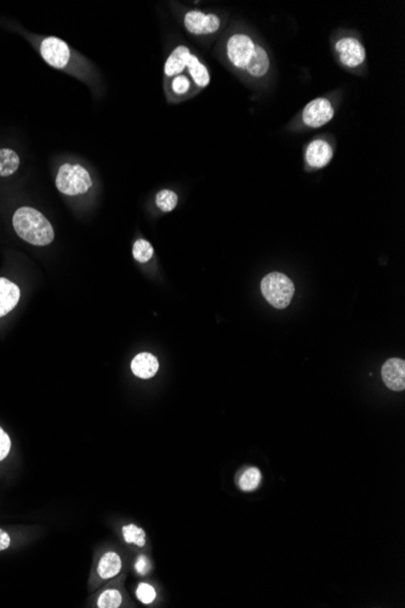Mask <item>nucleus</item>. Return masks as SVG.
I'll return each mask as SVG.
<instances>
[{"mask_svg":"<svg viewBox=\"0 0 405 608\" xmlns=\"http://www.w3.org/2000/svg\"><path fill=\"white\" fill-rule=\"evenodd\" d=\"M24 36L46 65L81 81L95 94L100 91V76L96 67L69 43L54 36H38L33 33Z\"/></svg>","mask_w":405,"mask_h":608,"instance_id":"1","label":"nucleus"},{"mask_svg":"<svg viewBox=\"0 0 405 608\" xmlns=\"http://www.w3.org/2000/svg\"><path fill=\"white\" fill-rule=\"evenodd\" d=\"M12 227L17 236L31 246H46L55 239L51 222L33 206H20L12 215Z\"/></svg>","mask_w":405,"mask_h":608,"instance_id":"2","label":"nucleus"},{"mask_svg":"<svg viewBox=\"0 0 405 608\" xmlns=\"http://www.w3.org/2000/svg\"><path fill=\"white\" fill-rule=\"evenodd\" d=\"M55 185L60 194L67 197H78L88 194L94 182L91 174L81 163L66 161L57 169Z\"/></svg>","mask_w":405,"mask_h":608,"instance_id":"3","label":"nucleus"},{"mask_svg":"<svg viewBox=\"0 0 405 608\" xmlns=\"http://www.w3.org/2000/svg\"><path fill=\"white\" fill-rule=\"evenodd\" d=\"M261 291L273 307L281 310L288 307L291 302L295 294V286L288 276L279 272H272L262 279Z\"/></svg>","mask_w":405,"mask_h":608,"instance_id":"4","label":"nucleus"},{"mask_svg":"<svg viewBox=\"0 0 405 608\" xmlns=\"http://www.w3.org/2000/svg\"><path fill=\"white\" fill-rule=\"evenodd\" d=\"M256 48L251 36L244 33H236L226 43V56L231 65L237 69H245Z\"/></svg>","mask_w":405,"mask_h":608,"instance_id":"5","label":"nucleus"},{"mask_svg":"<svg viewBox=\"0 0 405 608\" xmlns=\"http://www.w3.org/2000/svg\"><path fill=\"white\" fill-rule=\"evenodd\" d=\"M182 22L187 32L192 36H211L221 29V19L216 14L201 10H189L184 14Z\"/></svg>","mask_w":405,"mask_h":608,"instance_id":"6","label":"nucleus"},{"mask_svg":"<svg viewBox=\"0 0 405 608\" xmlns=\"http://www.w3.org/2000/svg\"><path fill=\"white\" fill-rule=\"evenodd\" d=\"M335 111L329 100L319 97L311 101L302 112V121L309 128H321L328 124L334 118Z\"/></svg>","mask_w":405,"mask_h":608,"instance_id":"7","label":"nucleus"},{"mask_svg":"<svg viewBox=\"0 0 405 608\" xmlns=\"http://www.w3.org/2000/svg\"><path fill=\"white\" fill-rule=\"evenodd\" d=\"M335 50L340 57L342 65L349 69H356L358 66H361L366 57L363 44L352 36H345L340 41H337Z\"/></svg>","mask_w":405,"mask_h":608,"instance_id":"8","label":"nucleus"},{"mask_svg":"<svg viewBox=\"0 0 405 608\" xmlns=\"http://www.w3.org/2000/svg\"><path fill=\"white\" fill-rule=\"evenodd\" d=\"M191 55H192V51L186 45H179V46L174 49L171 54L166 59V61H165L164 69H163L164 81H168V79L175 77L177 74L186 73Z\"/></svg>","mask_w":405,"mask_h":608,"instance_id":"9","label":"nucleus"},{"mask_svg":"<svg viewBox=\"0 0 405 608\" xmlns=\"http://www.w3.org/2000/svg\"><path fill=\"white\" fill-rule=\"evenodd\" d=\"M382 380L386 387L394 391L405 389V362L401 359H391L382 367Z\"/></svg>","mask_w":405,"mask_h":608,"instance_id":"10","label":"nucleus"},{"mask_svg":"<svg viewBox=\"0 0 405 608\" xmlns=\"http://www.w3.org/2000/svg\"><path fill=\"white\" fill-rule=\"evenodd\" d=\"M306 161L309 166L321 169L329 164L333 158V149L325 140H314L306 149Z\"/></svg>","mask_w":405,"mask_h":608,"instance_id":"11","label":"nucleus"},{"mask_svg":"<svg viewBox=\"0 0 405 608\" xmlns=\"http://www.w3.org/2000/svg\"><path fill=\"white\" fill-rule=\"evenodd\" d=\"M164 86L170 100H184L198 91L192 79L186 73L177 74L175 77L164 81Z\"/></svg>","mask_w":405,"mask_h":608,"instance_id":"12","label":"nucleus"},{"mask_svg":"<svg viewBox=\"0 0 405 608\" xmlns=\"http://www.w3.org/2000/svg\"><path fill=\"white\" fill-rule=\"evenodd\" d=\"M21 290L10 279L0 277V317L10 314L20 301Z\"/></svg>","mask_w":405,"mask_h":608,"instance_id":"13","label":"nucleus"},{"mask_svg":"<svg viewBox=\"0 0 405 608\" xmlns=\"http://www.w3.org/2000/svg\"><path fill=\"white\" fill-rule=\"evenodd\" d=\"M186 74L192 79L193 84L197 88V90L206 88L211 81L208 67L196 54L192 53V55L189 57Z\"/></svg>","mask_w":405,"mask_h":608,"instance_id":"14","label":"nucleus"},{"mask_svg":"<svg viewBox=\"0 0 405 608\" xmlns=\"http://www.w3.org/2000/svg\"><path fill=\"white\" fill-rule=\"evenodd\" d=\"M159 369V363L156 356L149 352L137 354L131 362V371L141 379H151Z\"/></svg>","mask_w":405,"mask_h":608,"instance_id":"15","label":"nucleus"},{"mask_svg":"<svg viewBox=\"0 0 405 608\" xmlns=\"http://www.w3.org/2000/svg\"><path fill=\"white\" fill-rule=\"evenodd\" d=\"M269 67H271V62H269V54L266 53L265 49L262 46L256 45L249 64L245 67V71L253 77L261 78L267 74Z\"/></svg>","mask_w":405,"mask_h":608,"instance_id":"16","label":"nucleus"},{"mask_svg":"<svg viewBox=\"0 0 405 608\" xmlns=\"http://www.w3.org/2000/svg\"><path fill=\"white\" fill-rule=\"evenodd\" d=\"M121 569V556L116 552H106L101 557L100 564L97 566V573L102 579H111L118 576Z\"/></svg>","mask_w":405,"mask_h":608,"instance_id":"17","label":"nucleus"},{"mask_svg":"<svg viewBox=\"0 0 405 608\" xmlns=\"http://www.w3.org/2000/svg\"><path fill=\"white\" fill-rule=\"evenodd\" d=\"M21 166L20 154L10 147L0 149V177H9L16 173Z\"/></svg>","mask_w":405,"mask_h":608,"instance_id":"18","label":"nucleus"},{"mask_svg":"<svg viewBox=\"0 0 405 608\" xmlns=\"http://www.w3.org/2000/svg\"><path fill=\"white\" fill-rule=\"evenodd\" d=\"M177 201H179V197L171 189H161L156 196V206L164 213L173 211L176 208Z\"/></svg>","mask_w":405,"mask_h":608,"instance_id":"19","label":"nucleus"},{"mask_svg":"<svg viewBox=\"0 0 405 608\" xmlns=\"http://www.w3.org/2000/svg\"><path fill=\"white\" fill-rule=\"evenodd\" d=\"M153 254H154V249H153L152 244L149 241L140 238V239H137L136 242L134 243L133 255L134 259L137 262L146 264L153 258Z\"/></svg>","mask_w":405,"mask_h":608,"instance_id":"20","label":"nucleus"},{"mask_svg":"<svg viewBox=\"0 0 405 608\" xmlns=\"http://www.w3.org/2000/svg\"><path fill=\"white\" fill-rule=\"evenodd\" d=\"M123 597L119 590L116 589H109L101 594L97 599V607L100 608H118L121 607Z\"/></svg>","mask_w":405,"mask_h":608,"instance_id":"21","label":"nucleus"},{"mask_svg":"<svg viewBox=\"0 0 405 608\" xmlns=\"http://www.w3.org/2000/svg\"><path fill=\"white\" fill-rule=\"evenodd\" d=\"M123 537L129 544H136L137 547H144L146 544V533L136 524H128L123 527Z\"/></svg>","mask_w":405,"mask_h":608,"instance_id":"22","label":"nucleus"},{"mask_svg":"<svg viewBox=\"0 0 405 608\" xmlns=\"http://www.w3.org/2000/svg\"><path fill=\"white\" fill-rule=\"evenodd\" d=\"M261 482V472L256 467L248 469L239 479V486L245 492L254 491Z\"/></svg>","mask_w":405,"mask_h":608,"instance_id":"23","label":"nucleus"},{"mask_svg":"<svg viewBox=\"0 0 405 608\" xmlns=\"http://www.w3.org/2000/svg\"><path fill=\"white\" fill-rule=\"evenodd\" d=\"M136 597L137 599L142 602V604H152L153 601L156 600V592L152 585L146 584V583H141V584L137 587Z\"/></svg>","mask_w":405,"mask_h":608,"instance_id":"24","label":"nucleus"},{"mask_svg":"<svg viewBox=\"0 0 405 608\" xmlns=\"http://www.w3.org/2000/svg\"><path fill=\"white\" fill-rule=\"evenodd\" d=\"M11 448V441L8 434L0 427V460L5 459L8 457L9 452Z\"/></svg>","mask_w":405,"mask_h":608,"instance_id":"25","label":"nucleus"},{"mask_svg":"<svg viewBox=\"0 0 405 608\" xmlns=\"http://www.w3.org/2000/svg\"><path fill=\"white\" fill-rule=\"evenodd\" d=\"M135 568H136V572L141 574V576L149 573V569H151V564H149V559L145 557V556H140L139 560L136 561V564H135Z\"/></svg>","mask_w":405,"mask_h":608,"instance_id":"26","label":"nucleus"},{"mask_svg":"<svg viewBox=\"0 0 405 608\" xmlns=\"http://www.w3.org/2000/svg\"><path fill=\"white\" fill-rule=\"evenodd\" d=\"M10 543H11L10 536H9L6 532L0 529V552L8 549L10 547Z\"/></svg>","mask_w":405,"mask_h":608,"instance_id":"27","label":"nucleus"}]
</instances>
